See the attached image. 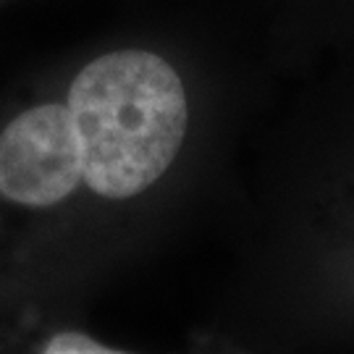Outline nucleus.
<instances>
[{
  "instance_id": "obj_1",
  "label": "nucleus",
  "mask_w": 354,
  "mask_h": 354,
  "mask_svg": "<svg viewBox=\"0 0 354 354\" xmlns=\"http://www.w3.org/2000/svg\"><path fill=\"white\" fill-rule=\"evenodd\" d=\"M89 189L127 200L152 187L187 134V95L174 66L145 50L108 53L68 89Z\"/></svg>"
},
{
  "instance_id": "obj_2",
  "label": "nucleus",
  "mask_w": 354,
  "mask_h": 354,
  "mask_svg": "<svg viewBox=\"0 0 354 354\" xmlns=\"http://www.w3.org/2000/svg\"><path fill=\"white\" fill-rule=\"evenodd\" d=\"M84 160L66 102L19 113L0 131V194L24 207H50L82 184Z\"/></svg>"
},
{
  "instance_id": "obj_3",
  "label": "nucleus",
  "mask_w": 354,
  "mask_h": 354,
  "mask_svg": "<svg viewBox=\"0 0 354 354\" xmlns=\"http://www.w3.org/2000/svg\"><path fill=\"white\" fill-rule=\"evenodd\" d=\"M42 354H127V352L108 349V346H102V344H97L95 339L84 336V333L66 330V333L53 336Z\"/></svg>"
}]
</instances>
